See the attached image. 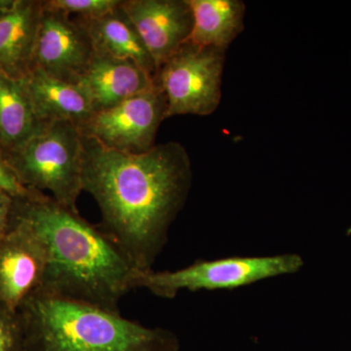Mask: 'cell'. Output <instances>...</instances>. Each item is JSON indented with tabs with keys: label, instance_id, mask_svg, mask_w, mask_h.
<instances>
[{
	"label": "cell",
	"instance_id": "cell-1",
	"mask_svg": "<svg viewBox=\"0 0 351 351\" xmlns=\"http://www.w3.org/2000/svg\"><path fill=\"white\" fill-rule=\"evenodd\" d=\"M82 145V188L100 208L98 226L136 269H152L191 189L188 151L168 142L128 154L83 135Z\"/></svg>",
	"mask_w": 351,
	"mask_h": 351
},
{
	"label": "cell",
	"instance_id": "cell-2",
	"mask_svg": "<svg viewBox=\"0 0 351 351\" xmlns=\"http://www.w3.org/2000/svg\"><path fill=\"white\" fill-rule=\"evenodd\" d=\"M14 213L43 237L48 262L38 290L119 313L136 269L98 225L43 191L14 199Z\"/></svg>",
	"mask_w": 351,
	"mask_h": 351
},
{
	"label": "cell",
	"instance_id": "cell-3",
	"mask_svg": "<svg viewBox=\"0 0 351 351\" xmlns=\"http://www.w3.org/2000/svg\"><path fill=\"white\" fill-rule=\"evenodd\" d=\"M18 313L24 351H179L174 332L117 313L38 290Z\"/></svg>",
	"mask_w": 351,
	"mask_h": 351
},
{
	"label": "cell",
	"instance_id": "cell-4",
	"mask_svg": "<svg viewBox=\"0 0 351 351\" xmlns=\"http://www.w3.org/2000/svg\"><path fill=\"white\" fill-rule=\"evenodd\" d=\"M20 181L31 191H50L60 204L78 212L82 188V134L69 120H54L27 142L0 152Z\"/></svg>",
	"mask_w": 351,
	"mask_h": 351
},
{
	"label": "cell",
	"instance_id": "cell-5",
	"mask_svg": "<svg viewBox=\"0 0 351 351\" xmlns=\"http://www.w3.org/2000/svg\"><path fill=\"white\" fill-rule=\"evenodd\" d=\"M304 261L295 254L267 257H232L197 261L175 271L137 270L134 289L144 288L163 299H173L182 290L237 289L279 276L295 274Z\"/></svg>",
	"mask_w": 351,
	"mask_h": 351
},
{
	"label": "cell",
	"instance_id": "cell-6",
	"mask_svg": "<svg viewBox=\"0 0 351 351\" xmlns=\"http://www.w3.org/2000/svg\"><path fill=\"white\" fill-rule=\"evenodd\" d=\"M226 50L188 41L157 71L156 84L166 100V119L206 117L221 104Z\"/></svg>",
	"mask_w": 351,
	"mask_h": 351
},
{
	"label": "cell",
	"instance_id": "cell-7",
	"mask_svg": "<svg viewBox=\"0 0 351 351\" xmlns=\"http://www.w3.org/2000/svg\"><path fill=\"white\" fill-rule=\"evenodd\" d=\"M165 115V97L156 84L119 105L94 112L80 129L83 136L108 149L143 154L156 145L157 131Z\"/></svg>",
	"mask_w": 351,
	"mask_h": 351
},
{
	"label": "cell",
	"instance_id": "cell-8",
	"mask_svg": "<svg viewBox=\"0 0 351 351\" xmlns=\"http://www.w3.org/2000/svg\"><path fill=\"white\" fill-rule=\"evenodd\" d=\"M96 55L86 25L78 18L51 9L43 1L32 69L77 84Z\"/></svg>",
	"mask_w": 351,
	"mask_h": 351
},
{
	"label": "cell",
	"instance_id": "cell-9",
	"mask_svg": "<svg viewBox=\"0 0 351 351\" xmlns=\"http://www.w3.org/2000/svg\"><path fill=\"white\" fill-rule=\"evenodd\" d=\"M47 262L43 237L13 211L8 228L0 237V302L18 311L41 287Z\"/></svg>",
	"mask_w": 351,
	"mask_h": 351
},
{
	"label": "cell",
	"instance_id": "cell-10",
	"mask_svg": "<svg viewBox=\"0 0 351 351\" xmlns=\"http://www.w3.org/2000/svg\"><path fill=\"white\" fill-rule=\"evenodd\" d=\"M121 7L144 41L157 71L191 38L188 0H122Z\"/></svg>",
	"mask_w": 351,
	"mask_h": 351
},
{
	"label": "cell",
	"instance_id": "cell-11",
	"mask_svg": "<svg viewBox=\"0 0 351 351\" xmlns=\"http://www.w3.org/2000/svg\"><path fill=\"white\" fill-rule=\"evenodd\" d=\"M77 85L97 112L154 89L156 80L137 64L96 54Z\"/></svg>",
	"mask_w": 351,
	"mask_h": 351
},
{
	"label": "cell",
	"instance_id": "cell-12",
	"mask_svg": "<svg viewBox=\"0 0 351 351\" xmlns=\"http://www.w3.org/2000/svg\"><path fill=\"white\" fill-rule=\"evenodd\" d=\"M41 10L43 1L18 0L0 18V75L23 80L31 73Z\"/></svg>",
	"mask_w": 351,
	"mask_h": 351
},
{
	"label": "cell",
	"instance_id": "cell-13",
	"mask_svg": "<svg viewBox=\"0 0 351 351\" xmlns=\"http://www.w3.org/2000/svg\"><path fill=\"white\" fill-rule=\"evenodd\" d=\"M23 80L43 123L69 120L80 127L94 113L89 99L77 84L56 80L38 69H32Z\"/></svg>",
	"mask_w": 351,
	"mask_h": 351
},
{
	"label": "cell",
	"instance_id": "cell-14",
	"mask_svg": "<svg viewBox=\"0 0 351 351\" xmlns=\"http://www.w3.org/2000/svg\"><path fill=\"white\" fill-rule=\"evenodd\" d=\"M80 20L86 25L96 54L132 62L156 76V63L121 4L103 17Z\"/></svg>",
	"mask_w": 351,
	"mask_h": 351
},
{
	"label": "cell",
	"instance_id": "cell-15",
	"mask_svg": "<svg viewBox=\"0 0 351 351\" xmlns=\"http://www.w3.org/2000/svg\"><path fill=\"white\" fill-rule=\"evenodd\" d=\"M193 16L189 41L228 50L243 32L246 6L241 0H188Z\"/></svg>",
	"mask_w": 351,
	"mask_h": 351
},
{
	"label": "cell",
	"instance_id": "cell-16",
	"mask_svg": "<svg viewBox=\"0 0 351 351\" xmlns=\"http://www.w3.org/2000/svg\"><path fill=\"white\" fill-rule=\"evenodd\" d=\"M44 124L34 112L24 80L0 75V152L20 147Z\"/></svg>",
	"mask_w": 351,
	"mask_h": 351
},
{
	"label": "cell",
	"instance_id": "cell-17",
	"mask_svg": "<svg viewBox=\"0 0 351 351\" xmlns=\"http://www.w3.org/2000/svg\"><path fill=\"white\" fill-rule=\"evenodd\" d=\"M122 0H46L43 3L51 9L61 11L78 19H96L119 8Z\"/></svg>",
	"mask_w": 351,
	"mask_h": 351
},
{
	"label": "cell",
	"instance_id": "cell-18",
	"mask_svg": "<svg viewBox=\"0 0 351 351\" xmlns=\"http://www.w3.org/2000/svg\"><path fill=\"white\" fill-rule=\"evenodd\" d=\"M24 350V327L20 314L0 302V351Z\"/></svg>",
	"mask_w": 351,
	"mask_h": 351
},
{
	"label": "cell",
	"instance_id": "cell-19",
	"mask_svg": "<svg viewBox=\"0 0 351 351\" xmlns=\"http://www.w3.org/2000/svg\"><path fill=\"white\" fill-rule=\"evenodd\" d=\"M31 191L22 184L15 171L0 152V193L19 198L29 195Z\"/></svg>",
	"mask_w": 351,
	"mask_h": 351
},
{
	"label": "cell",
	"instance_id": "cell-20",
	"mask_svg": "<svg viewBox=\"0 0 351 351\" xmlns=\"http://www.w3.org/2000/svg\"><path fill=\"white\" fill-rule=\"evenodd\" d=\"M14 199L12 196L0 193V237L5 232L12 217Z\"/></svg>",
	"mask_w": 351,
	"mask_h": 351
},
{
	"label": "cell",
	"instance_id": "cell-21",
	"mask_svg": "<svg viewBox=\"0 0 351 351\" xmlns=\"http://www.w3.org/2000/svg\"><path fill=\"white\" fill-rule=\"evenodd\" d=\"M17 3L18 0H0V18L10 12Z\"/></svg>",
	"mask_w": 351,
	"mask_h": 351
}]
</instances>
